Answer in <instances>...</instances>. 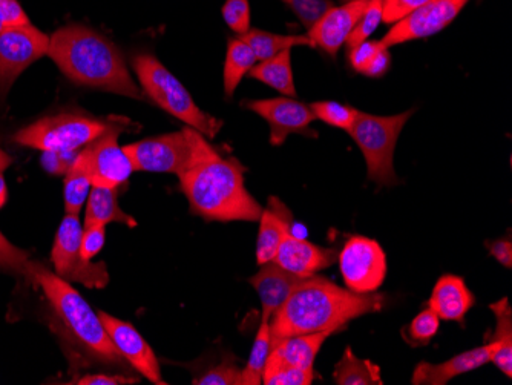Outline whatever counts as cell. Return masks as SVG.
I'll list each match as a JSON object with an SVG mask.
<instances>
[{"instance_id": "cell-38", "label": "cell", "mask_w": 512, "mask_h": 385, "mask_svg": "<svg viewBox=\"0 0 512 385\" xmlns=\"http://www.w3.org/2000/svg\"><path fill=\"white\" fill-rule=\"evenodd\" d=\"M387 47L382 40H365L359 43L352 50H348V63L352 66L355 73L364 76L370 63L375 60V57Z\"/></svg>"}, {"instance_id": "cell-11", "label": "cell", "mask_w": 512, "mask_h": 385, "mask_svg": "<svg viewBox=\"0 0 512 385\" xmlns=\"http://www.w3.org/2000/svg\"><path fill=\"white\" fill-rule=\"evenodd\" d=\"M50 36L33 25L5 27L0 31V103L4 102L17 77L48 54Z\"/></svg>"}, {"instance_id": "cell-22", "label": "cell", "mask_w": 512, "mask_h": 385, "mask_svg": "<svg viewBox=\"0 0 512 385\" xmlns=\"http://www.w3.org/2000/svg\"><path fill=\"white\" fill-rule=\"evenodd\" d=\"M335 332L307 333V335L289 336L272 346L270 358L281 362L284 366L296 369H313L316 355L321 350L325 339Z\"/></svg>"}, {"instance_id": "cell-35", "label": "cell", "mask_w": 512, "mask_h": 385, "mask_svg": "<svg viewBox=\"0 0 512 385\" xmlns=\"http://www.w3.org/2000/svg\"><path fill=\"white\" fill-rule=\"evenodd\" d=\"M382 22V0H370L367 10L362 14L358 24H356L355 30L348 36L345 47L347 50H352L359 43L368 40L371 34L375 33L376 28L381 25Z\"/></svg>"}, {"instance_id": "cell-33", "label": "cell", "mask_w": 512, "mask_h": 385, "mask_svg": "<svg viewBox=\"0 0 512 385\" xmlns=\"http://www.w3.org/2000/svg\"><path fill=\"white\" fill-rule=\"evenodd\" d=\"M440 318L433 309H425L424 312L411 321L410 326L404 330V339H407L411 346H427L431 339L436 336L439 330Z\"/></svg>"}, {"instance_id": "cell-3", "label": "cell", "mask_w": 512, "mask_h": 385, "mask_svg": "<svg viewBox=\"0 0 512 385\" xmlns=\"http://www.w3.org/2000/svg\"><path fill=\"white\" fill-rule=\"evenodd\" d=\"M246 168L237 158H224L207 145L180 178L181 191L188 197L191 212L207 221L260 220L263 206L247 191Z\"/></svg>"}, {"instance_id": "cell-31", "label": "cell", "mask_w": 512, "mask_h": 385, "mask_svg": "<svg viewBox=\"0 0 512 385\" xmlns=\"http://www.w3.org/2000/svg\"><path fill=\"white\" fill-rule=\"evenodd\" d=\"M315 381L313 369H296L284 366L275 359H267L263 373V384L266 385H312Z\"/></svg>"}, {"instance_id": "cell-9", "label": "cell", "mask_w": 512, "mask_h": 385, "mask_svg": "<svg viewBox=\"0 0 512 385\" xmlns=\"http://www.w3.org/2000/svg\"><path fill=\"white\" fill-rule=\"evenodd\" d=\"M83 228L79 215L66 214L51 251L54 272L69 283H80L91 289H103L109 283L105 263H92L80 255Z\"/></svg>"}, {"instance_id": "cell-25", "label": "cell", "mask_w": 512, "mask_h": 385, "mask_svg": "<svg viewBox=\"0 0 512 385\" xmlns=\"http://www.w3.org/2000/svg\"><path fill=\"white\" fill-rule=\"evenodd\" d=\"M256 56L252 48L241 37L230 39L227 43L226 63H224V93L227 99L234 97L241 80L253 66L256 65Z\"/></svg>"}, {"instance_id": "cell-14", "label": "cell", "mask_w": 512, "mask_h": 385, "mask_svg": "<svg viewBox=\"0 0 512 385\" xmlns=\"http://www.w3.org/2000/svg\"><path fill=\"white\" fill-rule=\"evenodd\" d=\"M244 106L269 123L270 143L273 146L283 145L290 134H301L310 139L318 137V132L312 129L313 120H316L312 109L299 100L290 97L250 100Z\"/></svg>"}, {"instance_id": "cell-16", "label": "cell", "mask_w": 512, "mask_h": 385, "mask_svg": "<svg viewBox=\"0 0 512 385\" xmlns=\"http://www.w3.org/2000/svg\"><path fill=\"white\" fill-rule=\"evenodd\" d=\"M370 0H352L341 7L330 8L321 19L313 25L307 36L312 39L316 48L335 59L339 50L344 47L348 36L355 30L362 14L367 10Z\"/></svg>"}, {"instance_id": "cell-26", "label": "cell", "mask_w": 512, "mask_h": 385, "mask_svg": "<svg viewBox=\"0 0 512 385\" xmlns=\"http://www.w3.org/2000/svg\"><path fill=\"white\" fill-rule=\"evenodd\" d=\"M490 309L496 315L497 326L491 341L497 344L499 350L493 361L500 372L508 378L512 376V309L509 300L503 297L497 303L491 304Z\"/></svg>"}, {"instance_id": "cell-12", "label": "cell", "mask_w": 512, "mask_h": 385, "mask_svg": "<svg viewBox=\"0 0 512 385\" xmlns=\"http://www.w3.org/2000/svg\"><path fill=\"white\" fill-rule=\"evenodd\" d=\"M338 263L345 286L352 292H376L387 277V257L381 244L361 235L345 241Z\"/></svg>"}, {"instance_id": "cell-28", "label": "cell", "mask_w": 512, "mask_h": 385, "mask_svg": "<svg viewBox=\"0 0 512 385\" xmlns=\"http://www.w3.org/2000/svg\"><path fill=\"white\" fill-rule=\"evenodd\" d=\"M333 379L338 385H382L381 369L376 364L361 359L347 347L341 361L335 366Z\"/></svg>"}, {"instance_id": "cell-29", "label": "cell", "mask_w": 512, "mask_h": 385, "mask_svg": "<svg viewBox=\"0 0 512 385\" xmlns=\"http://www.w3.org/2000/svg\"><path fill=\"white\" fill-rule=\"evenodd\" d=\"M91 180L86 174L85 166L76 157L71 168L65 174V212L66 214L79 215L80 211L88 200L89 192H91Z\"/></svg>"}, {"instance_id": "cell-47", "label": "cell", "mask_w": 512, "mask_h": 385, "mask_svg": "<svg viewBox=\"0 0 512 385\" xmlns=\"http://www.w3.org/2000/svg\"><path fill=\"white\" fill-rule=\"evenodd\" d=\"M11 165H13L11 155H8L4 149H0V172H4L5 169L10 168Z\"/></svg>"}, {"instance_id": "cell-13", "label": "cell", "mask_w": 512, "mask_h": 385, "mask_svg": "<svg viewBox=\"0 0 512 385\" xmlns=\"http://www.w3.org/2000/svg\"><path fill=\"white\" fill-rule=\"evenodd\" d=\"M470 0H428L410 16L394 24L382 42L388 48L411 40L427 39L450 27Z\"/></svg>"}, {"instance_id": "cell-19", "label": "cell", "mask_w": 512, "mask_h": 385, "mask_svg": "<svg viewBox=\"0 0 512 385\" xmlns=\"http://www.w3.org/2000/svg\"><path fill=\"white\" fill-rule=\"evenodd\" d=\"M304 280L306 278L292 274L289 270L278 266L275 261L263 264L260 272L249 278V283L258 293L263 306L261 321H270V318L289 300L293 290Z\"/></svg>"}, {"instance_id": "cell-21", "label": "cell", "mask_w": 512, "mask_h": 385, "mask_svg": "<svg viewBox=\"0 0 512 385\" xmlns=\"http://www.w3.org/2000/svg\"><path fill=\"white\" fill-rule=\"evenodd\" d=\"M474 303L476 298L463 278L444 275L437 280L428 307L437 313L440 320L462 323Z\"/></svg>"}, {"instance_id": "cell-48", "label": "cell", "mask_w": 512, "mask_h": 385, "mask_svg": "<svg viewBox=\"0 0 512 385\" xmlns=\"http://www.w3.org/2000/svg\"><path fill=\"white\" fill-rule=\"evenodd\" d=\"M342 4H347V2H352V0H341Z\"/></svg>"}, {"instance_id": "cell-39", "label": "cell", "mask_w": 512, "mask_h": 385, "mask_svg": "<svg viewBox=\"0 0 512 385\" xmlns=\"http://www.w3.org/2000/svg\"><path fill=\"white\" fill-rule=\"evenodd\" d=\"M223 17L230 30L246 34L250 30V5L247 0H227L223 7Z\"/></svg>"}, {"instance_id": "cell-8", "label": "cell", "mask_w": 512, "mask_h": 385, "mask_svg": "<svg viewBox=\"0 0 512 385\" xmlns=\"http://www.w3.org/2000/svg\"><path fill=\"white\" fill-rule=\"evenodd\" d=\"M112 122L82 114L43 117L13 135L14 143L40 151H80L103 134Z\"/></svg>"}, {"instance_id": "cell-30", "label": "cell", "mask_w": 512, "mask_h": 385, "mask_svg": "<svg viewBox=\"0 0 512 385\" xmlns=\"http://www.w3.org/2000/svg\"><path fill=\"white\" fill-rule=\"evenodd\" d=\"M270 352H272V341H270L269 321H261L260 329L253 341L249 361L243 369V385L263 384V373Z\"/></svg>"}, {"instance_id": "cell-32", "label": "cell", "mask_w": 512, "mask_h": 385, "mask_svg": "<svg viewBox=\"0 0 512 385\" xmlns=\"http://www.w3.org/2000/svg\"><path fill=\"white\" fill-rule=\"evenodd\" d=\"M315 119L333 126V128L350 131L358 119V109L338 102H315L309 105Z\"/></svg>"}, {"instance_id": "cell-5", "label": "cell", "mask_w": 512, "mask_h": 385, "mask_svg": "<svg viewBox=\"0 0 512 385\" xmlns=\"http://www.w3.org/2000/svg\"><path fill=\"white\" fill-rule=\"evenodd\" d=\"M135 74L146 96L163 111L177 117L181 122L214 139L223 128V122L198 108L188 89L151 54L134 57Z\"/></svg>"}, {"instance_id": "cell-36", "label": "cell", "mask_w": 512, "mask_h": 385, "mask_svg": "<svg viewBox=\"0 0 512 385\" xmlns=\"http://www.w3.org/2000/svg\"><path fill=\"white\" fill-rule=\"evenodd\" d=\"M283 2L295 13L307 30H310L333 7L332 0H283Z\"/></svg>"}, {"instance_id": "cell-46", "label": "cell", "mask_w": 512, "mask_h": 385, "mask_svg": "<svg viewBox=\"0 0 512 385\" xmlns=\"http://www.w3.org/2000/svg\"><path fill=\"white\" fill-rule=\"evenodd\" d=\"M7 198V181H5L4 172H0V209L4 208L5 203H7Z\"/></svg>"}, {"instance_id": "cell-40", "label": "cell", "mask_w": 512, "mask_h": 385, "mask_svg": "<svg viewBox=\"0 0 512 385\" xmlns=\"http://www.w3.org/2000/svg\"><path fill=\"white\" fill-rule=\"evenodd\" d=\"M428 0H382V22L394 25L427 4Z\"/></svg>"}, {"instance_id": "cell-17", "label": "cell", "mask_w": 512, "mask_h": 385, "mask_svg": "<svg viewBox=\"0 0 512 385\" xmlns=\"http://www.w3.org/2000/svg\"><path fill=\"white\" fill-rule=\"evenodd\" d=\"M338 257L339 249L336 247L318 246L290 232L278 247L273 261L298 277L310 278L338 263Z\"/></svg>"}, {"instance_id": "cell-41", "label": "cell", "mask_w": 512, "mask_h": 385, "mask_svg": "<svg viewBox=\"0 0 512 385\" xmlns=\"http://www.w3.org/2000/svg\"><path fill=\"white\" fill-rule=\"evenodd\" d=\"M105 228V224H91V226L83 228L82 244H80L82 258L92 260L102 252L103 246H105Z\"/></svg>"}, {"instance_id": "cell-37", "label": "cell", "mask_w": 512, "mask_h": 385, "mask_svg": "<svg viewBox=\"0 0 512 385\" xmlns=\"http://www.w3.org/2000/svg\"><path fill=\"white\" fill-rule=\"evenodd\" d=\"M195 385H243V370L226 361L194 379Z\"/></svg>"}, {"instance_id": "cell-27", "label": "cell", "mask_w": 512, "mask_h": 385, "mask_svg": "<svg viewBox=\"0 0 512 385\" xmlns=\"http://www.w3.org/2000/svg\"><path fill=\"white\" fill-rule=\"evenodd\" d=\"M244 42L252 48L256 59L266 60L276 54L295 47H313L312 39L307 34L304 36H284V34L267 33L261 30H249L240 36Z\"/></svg>"}, {"instance_id": "cell-24", "label": "cell", "mask_w": 512, "mask_h": 385, "mask_svg": "<svg viewBox=\"0 0 512 385\" xmlns=\"http://www.w3.org/2000/svg\"><path fill=\"white\" fill-rule=\"evenodd\" d=\"M249 77L266 83L284 96L296 97L295 82H293L292 54L290 50L276 54L270 59L261 60L249 71Z\"/></svg>"}, {"instance_id": "cell-49", "label": "cell", "mask_w": 512, "mask_h": 385, "mask_svg": "<svg viewBox=\"0 0 512 385\" xmlns=\"http://www.w3.org/2000/svg\"><path fill=\"white\" fill-rule=\"evenodd\" d=\"M4 30V25H2V22H0V31Z\"/></svg>"}, {"instance_id": "cell-34", "label": "cell", "mask_w": 512, "mask_h": 385, "mask_svg": "<svg viewBox=\"0 0 512 385\" xmlns=\"http://www.w3.org/2000/svg\"><path fill=\"white\" fill-rule=\"evenodd\" d=\"M30 255L5 238L0 232V270L7 274L28 277L30 274Z\"/></svg>"}, {"instance_id": "cell-6", "label": "cell", "mask_w": 512, "mask_h": 385, "mask_svg": "<svg viewBox=\"0 0 512 385\" xmlns=\"http://www.w3.org/2000/svg\"><path fill=\"white\" fill-rule=\"evenodd\" d=\"M413 112L414 109H410L396 116H373L359 111L358 119L348 131L364 154L368 180L375 181L376 185L385 188L398 185L393 165L394 149Z\"/></svg>"}, {"instance_id": "cell-2", "label": "cell", "mask_w": 512, "mask_h": 385, "mask_svg": "<svg viewBox=\"0 0 512 385\" xmlns=\"http://www.w3.org/2000/svg\"><path fill=\"white\" fill-rule=\"evenodd\" d=\"M28 278L42 289L50 306L51 327L69 350V361L73 366L103 364L123 370L131 367L112 343L100 316L69 281L33 261Z\"/></svg>"}, {"instance_id": "cell-1", "label": "cell", "mask_w": 512, "mask_h": 385, "mask_svg": "<svg viewBox=\"0 0 512 385\" xmlns=\"http://www.w3.org/2000/svg\"><path fill=\"white\" fill-rule=\"evenodd\" d=\"M385 295L356 293L324 277L306 278L270 318V341L307 333L338 332L359 316L381 312Z\"/></svg>"}, {"instance_id": "cell-23", "label": "cell", "mask_w": 512, "mask_h": 385, "mask_svg": "<svg viewBox=\"0 0 512 385\" xmlns=\"http://www.w3.org/2000/svg\"><path fill=\"white\" fill-rule=\"evenodd\" d=\"M125 224L128 228H135L137 221L131 215L122 211L117 201V189L100 188L92 186L86 205L85 226L91 224Z\"/></svg>"}, {"instance_id": "cell-15", "label": "cell", "mask_w": 512, "mask_h": 385, "mask_svg": "<svg viewBox=\"0 0 512 385\" xmlns=\"http://www.w3.org/2000/svg\"><path fill=\"white\" fill-rule=\"evenodd\" d=\"M100 320L108 332L114 346L119 350L120 355L128 361L132 369L137 370L140 375L155 385H166L165 379L161 376L160 364L157 356L151 349L145 338L132 324L119 320L106 312H99Z\"/></svg>"}, {"instance_id": "cell-10", "label": "cell", "mask_w": 512, "mask_h": 385, "mask_svg": "<svg viewBox=\"0 0 512 385\" xmlns=\"http://www.w3.org/2000/svg\"><path fill=\"white\" fill-rule=\"evenodd\" d=\"M123 129V122L112 123L100 137L80 149L77 154L85 166L92 186L119 189L126 185L134 172L131 160L119 145V135Z\"/></svg>"}, {"instance_id": "cell-7", "label": "cell", "mask_w": 512, "mask_h": 385, "mask_svg": "<svg viewBox=\"0 0 512 385\" xmlns=\"http://www.w3.org/2000/svg\"><path fill=\"white\" fill-rule=\"evenodd\" d=\"M207 145L209 142L201 132L186 126L181 131L123 146V151L131 160L134 171L180 175Z\"/></svg>"}, {"instance_id": "cell-18", "label": "cell", "mask_w": 512, "mask_h": 385, "mask_svg": "<svg viewBox=\"0 0 512 385\" xmlns=\"http://www.w3.org/2000/svg\"><path fill=\"white\" fill-rule=\"evenodd\" d=\"M496 343L490 341L482 347L460 353L442 364H430V362H419L414 369L411 384L414 385H445L463 373L473 372L479 367L485 366L486 362L493 361L496 355Z\"/></svg>"}, {"instance_id": "cell-20", "label": "cell", "mask_w": 512, "mask_h": 385, "mask_svg": "<svg viewBox=\"0 0 512 385\" xmlns=\"http://www.w3.org/2000/svg\"><path fill=\"white\" fill-rule=\"evenodd\" d=\"M260 232L256 240V263L258 266L273 261L278 247L292 232L293 215L286 203L278 197H270L267 208L260 217Z\"/></svg>"}, {"instance_id": "cell-4", "label": "cell", "mask_w": 512, "mask_h": 385, "mask_svg": "<svg viewBox=\"0 0 512 385\" xmlns=\"http://www.w3.org/2000/svg\"><path fill=\"white\" fill-rule=\"evenodd\" d=\"M76 85L143 100L119 48L91 28L68 25L50 36L48 54Z\"/></svg>"}, {"instance_id": "cell-43", "label": "cell", "mask_w": 512, "mask_h": 385, "mask_svg": "<svg viewBox=\"0 0 512 385\" xmlns=\"http://www.w3.org/2000/svg\"><path fill=\"white\" fill-rule=\"evenodd\" d=\"M0 22L4 28L31 24L19 0H0Z\"/></svg>"}, {"instance_id": "cell-42", "label": "cell", "mask_w": 512, "mask_h": 385, "mask_svg": "<svg viewBox=\"0 0 512 385\" xmlns=\"http://www.w3.org/2000/svg\"><path fill=\"white\" fill-rule=\"evenodd\" d=\"M79 151H45L42 155V166L53 175H65L73 165Z\"/></svg>"}, {"instance_id": "cell-45", "label": "cell", "mask_w": 512, "mask_h": 385, "mask_svg": "<svg viewBox=\"0 0 512 385\" xmlns=\"http://www.w3.org/2000/svg\"><path fill=\"white\" fill-rule=\"evenodd\" d=\"M488 251L490 254L499 261L502 266L508 267L511 269L512 266V244L511 240L505 238V240H497L493 241V243L488 244Z\"/></svg>"}, {"instance_id": "cell-44", "label": "cell", "mask_w": 512, "mask_h": 385, "mask_svg": "<svg viewBox=\"0 0 512 385\" xmlns=\"http://www.w3.org/2000/svg\"><path fill=\"white\" fill-rule=\"evenodd\" d=\"M137 378L132 376L105 375V373H97V375H85L77 381L80 385H120L135 384Z\"/></svg>"}]
</instances>
